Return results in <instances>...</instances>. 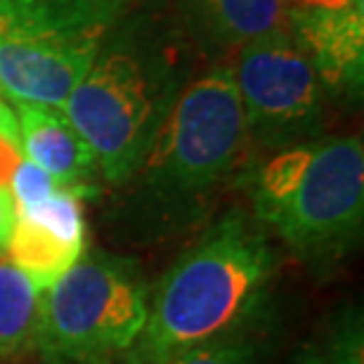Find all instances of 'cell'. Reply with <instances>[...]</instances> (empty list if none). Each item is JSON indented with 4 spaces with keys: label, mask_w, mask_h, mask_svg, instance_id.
<instances>
[{
    "label": "cell",
    "mask_w": 364,
    "mask_h": 364,
    "mask_svg": "<svg viewBox=\"0 0 364 364\" xmlns=\"http://www.w3.org/2000/svg\"><path fill=\"white\" fill-rule=\"evenodd\" d=\"M272 274L265 237L242 213L215 223L159 284L126 364H168L196 346L239 333Z\"/></svg>",
    "instance_id": "1"
},
{
    "label": "cell",
    "mask_w": 364,
    "mask_h": 364,
    "mask_svg": "<svg viewBox=\"0 0 364 364\" xmlns=\"http://www.w3.org/2000/svg\"><path fill=\"white\" fill-rule=\"evenodd\" d=\"M251 201L258 220L298 256L338 258L362 232V140L317 137L279 149L258 168Z\"/></svg>",
    "instance_id": "2"
},
{
    "label": "cell",
    "mask_w": 364,
    "mask_h": 364,
    "mask_svg": "<svg viewBox=\"0 0 364 364\" xmlns=\"http://www.w3.org/2000/svg\"><path fill=\"white\" fill-rule=\"evenodd\" d=\"M128 0H0V83L12 102L62 109Z\"/></svg>",
    "instance_id": "3"
},
{
    "label": "cell",
    "mask_w": 364,
    "mask_h": 364,
    "mask_svg": "<svg viewBox=\"0 0 364 364\" xmlns=\"http://www.w3.org/2000/svg\"><path fill=\"white\" fill-rule=\"evenodd\" d=\"M246 137L235 71L210 69L168 107L140 166L144 182L161 196L206 194L239 164Z\"/></svg>",
    "instance_id": "4"
},
{
    "label": "cell",
    "mask_w": 364,
    "mask_h": 364,
    "mask_svg": "<svg viewBox=\"0 0 364 364\" xmlns=\"http://www.w3.org/2000/svg\"><path fill=\"white\" fill-rule=\"evenodd\" d=\"M147 319L144 287L121 260L78 258L41 296L38 346L50 360L102 362L126 353Z\"/></svg>",
    "instance_id": "5"
},
{
    "label": "cell",
    "mask_w": 364,
    "mask_h": 364,
    "mask_svg": "<svg viewBox=\"0 0 364 364\" xmlns=\"http://www.w3.org/2000/svg\"><path fill=\"white\" fill-rule=\"evenodd\" d=\"M60 112L92 149L109 182H123L147 159L166 109L133 55L100 53Z\"/></svg>",
    "instance_id": "6"
},
{
    "label": "cell",
    "mask_w": 364,
    "mask_h": 364,
    "mask_svg": "<svg viewBox=\"0 0 364 364\" xmlns=\"http://www.w3.org/2000/svg\"><path fill=\"white\" fill-rule=\"evenodd\" d=\"M235 83L246 130L263 147L287 149L317 140L322 126V81L287 28L242 46Z\"/></svg>",
    "instance_id": "7"
},
{
    "label": "cell",
    "mask_w": 364,
    "mask_h": 364,
    "mask_svg": "<svg viewBox=\"0 0 364 364\" xmlns=\"http://www.w3.org/2000/svg\"><path fill=\"white\" fill-rule=\"evenodd\" d=\"M287 31L305 50L322 85L360 92L364 76V5L287 7Z\"/></svg>",
    "instance_id": "8"
},
{
    "label": "cell",
    "mask_w": 364,
    "mask_h": 364,
    "mask_svg": "<svg viewBox=\"0 0 364 364\" xmlns=\"http://www.w3.org/2000/svg\"><path fill=\"white\" fill-rule=\"evenodd\" d=\"M21 154L41 166L57 187L83 192L85 182L97 173V159L83 137L71 128L60 109L14 102Z\"/></svg>",
    "instance_id": "9"
},
{
    "label": "cell",
    "mask_w": 364,
    "mask_h": 364,
    "mask_svg": "<svg viewBox=\"0 0 364 364\" xmlns=\"http://www.w3.org/2000/svg\"><path fill=\"white\" fill-rule=\"evenodd\" d=\"M196 19L223 43L249 41L287 28L284 0H185Z\"/></svg>",
    "instance_id": "10"
},
{
    "label": "cell",
    "mask_w": 364,
    "mask_h": 364,
    "mask_svg": "<svg viewBox=\"0 0 364 364\" xmlns=\"http://www.w3.org/2000/svg\"><path fill=\"white\" fill-rule=\"evenodd\" d=\"M7 260L24 272L33 287L46 291L81 258L83 244L67 242L24 215H17L7 242Z\"/></svg>",
    "instance_id": "11"
},
{
    "label": "cell",
    "mask_w": 364,
    "mask_h": 364,
    "mask_svg": "<svg viewBox=\"0 0 364 364\" xmlns=\"http://www.w3.org/2000/svg\"><path fill=\"white\" fill-rule=\"evenodd\" d=\"M43 291L0 253V358L38 343Z\"/></svg>",
    "instance_id": "12"
},
{
    "label": "cell",
    "mask_w": 364,
    "mask_h": 364,
    "mask_svg": "<svg viewBox=\"0 0 364 364\" xmlns=\"http://www.w3.org/2000/svg\"><path fill=\"white\" fill-rule=\"evenodd\" d=\"M81 194L83 192H76V189L57 187L53 194L38 201L36 206L19 210V215L28 218V220L50 230L57 237L67 239V242L83 244L85 225H83Z\"/></svg>",
    "instance_id": "13"
},
{
    "label": "cell",
    "mask_w": 364,
    "mask_h": 364,
    "mask_svg": "<svg viewBox=\"0 0 364 364\" xmlns=\"http://www.w3.org/2000/svg\"><path fill=\"white\" fill-rule=\"evenodd\" d=\"M253 360H256V346L249 338L232 333V336L196 346L168 364H253Z\"/></svg>",
    "instance_id": "14"
},
{
    "label": "cell",
    "mask_w": 364,
    "mask_h": 364,
    "mask_svg": "<svg viewBox=\"0 0 364 364\" xmlns=\"http://www.w3.org/2000/svg\"><path fill=\"white\" fill-rule=\"evenodd\" d=\"M57 189V182L48 176L41 166H36L33 161H28L24 156L19 161V166L12 173L10 180V192L17 201V210H26L36 206L38 201H43L46 196H50Z\"/></svg>",
    "instance_id": "15"
},
{
    "label": "cell",
    "mask_w": 364,
    "mask_h": 364,
    "mask_svg": "<svg viewBox=\"0 0 364 364\" xmlns=\"http://www.w3.org/2000/svg\"><path fill=\"white\" fill-rule=\"evenodd\" d=\"M326 364H362V319L360 315L348 317L338 324L331 338L329 355H322Z\"/></svg>",
    "instance_id": "16"
},
{
    "label": "cell",
    "mask_w": 364,
    "mask_h": 364,
    "mask_svg": "<svg viewBox=\"0 0 364 364\" xmlns=\"http://www.w3.org/2000/svg\"><path fill=\"white\" fill-rule=\"evenodd\" d=\"M17 215H19L17 201H14L10 187H0V253H5L7 249V242H10Z\"/></svg>",
    "instance_id": "17"
},
{
    "label": "cell",
    "mask_w": 364,
    "mask_h": 364,
    "mask_svg": "<svg viewBox=\"0 0 364 364\" xmlns=\"http://www.w3.org/2000/svg\"><path fill=\"white\" fill-rule=\"evenodd\" d=\"M24 159L21 154V144L0 135V187H10L12 173Z\"/></svg>",
    "instance_id": "18"
},
{
    "label": "cell",
    "mask_w": 364,
    "mask_h": 364,
    "mask_svg": "<svg viewBox=\"0 0 364 364\" xmlns=\"http://www.w3.org/2000/svg\"><path fill=\"white\" fill-rule=\"evenodd\" d=\"M0 135L7 137V140L19 142L17 116H14V109L7 105V102H3V100H0Z\"/></svg>",
    "instance_id": "19"
},
{
    "label": "cell",
    "mask_w": 364,
    "mask_h": 364,
    "mask_svg": "<svg viewBox=\"0 0 364 364\" xmlns=\"http://www.w3.org/2000/svg\"><path fill=\"white\" fill-rule=\"evenodd\" d=\"M287 7H319V10H341V7L364 5L362 0H284Z\"/></svg>",
    "instance_id": "20"
},
{
    "label": "cell",
    "mask_w": 364,
    "mask_h": 364,
    "mask_svg": "<svg viewBox=\"0 0 364 364\" xmlns=\"http://www.w3.org/2000/svg\"><path fill=\"white\" fill-rule=\"evenodd\" d=\"M294 364H326L322 353H315V350H308L303 355H298V358L294 360Z\"/></svg>",
    "instance_id": "21"
},
{
    "label": "cell",
    "mask_w": 364,
    "mask_h": 364,
    "mask_svg": "<svg viewBox=\"0 0 364 364\" xmlns=\"http://www.w3.org/2000/svg\"><path fill=\"white\" fill-rule=\"evenodd\" d=\"M5 97V88H3V83H0V100Z\"/></svg>",
    "instance_id": "22"
}]
</instances>
